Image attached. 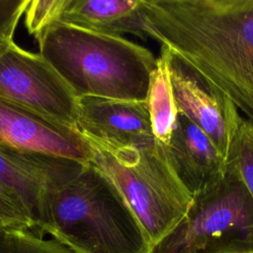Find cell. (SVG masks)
Listing matches in <instances>:
<instances>
[{
  "label": "cell",
  "instance_id": "obj_1",
  "mask_svg": "<svg viewBox=\"0 0 253 253\" xmlns=\"http://www.w3.org/2000/svg\"><path fill=\"white\" fill-rule=\"evenodd\" d=\"M143 29L253 125V0H142Z\"/></svg>",
  "mask_w": 253,
  "mask_h": 253
},
{
  "label": "cell",
  "instance_id": "obj_2",
  "mask_svg": "<svg viewBox=\"0 0 253 253\" xmlns=\"http://www.w3.org/2000/svg\"><path fill=\"white\" fill-rule=\"evenodd\" d=\"M36 232L74 253H147L144 232L128 205L92 163L54 177L36 214Z\"/></svg>",
  "mask_w": 253,
  "mask_h": 253
},
{
  "label": "cell",
  "instance_id": "obj_3",
  "mask_svg": "<svg viewBox=\"0 0 253 253\" xmlns=\"http://www.w3.org/2000/svg\"><path fill=\"white\" fill-rule=\"evenodd\" d=\"M40 53L77 98L145 102L157 58L125 37L56 24L37 41Z\"/></svg>",
  "mask_w": 253,
  "mask_h": 253
},
{
  "label": "cell",
  "instance_id": "obj_4",
  "mask_svg": "<svg viewBox=\"0 0 253 253\" xmlns=\"http://www.w3.org/2000/svg\"><path fill=\"white\" fill-rule=\"evenodd\" d=\"M87 141L92 149L90 163L121 193L139 222L149 250L180 222L193 198L166 147L155 139L123 146Z\"/></svg>",
  "mask_w": 253,
  "mask_h": 253
},
{
  "label": "cell",
  "instance_id": "obj_5",
  "mask_svg": "<svg viewBox=\"0 0 253 253\" xmlns=\"http://www.w3.org/2000/svg\"><path fill=\"white\" fill-rule=\"evenodd\" d=\"M147 253H253V199L234 163L193 195L184 217Z\"/></svg>",
  "mask_w": 253,
  "mask_h": 253
},
{
  "label": "cell",
  "instance_id": "obj_6",
  "mask_svg": "<svg viewBox=\"0 0 253 253\" xmlns=\"http://www.w3.org/2000/svg\"><path fill=\"white\" fill-rule=\"evenodd\" d=\"M0 97L76 128L77 97L72 89L40 52L15 42L0 55Z\"/></svg>",
  "mask_w": 253,
  "mask_h": 253
},
{
  "label": "cell",
  "instance_id": "obj_7",
  "mask_svg": "<svg viewBox=\"0 0 253 253\" xmlns=\"http://www.w3.org/2000/svg\"><path fill=\"white\" fill-rule=\"evenodd\" d=\"M178 112L197 125L227 161L234 136L243 120L238 109L219 90L205 81L188 65L164 47Z\"/></svg>",
  "mask_w": 253,
  "mask_h": 253
},
{
  "label": "cell",
  "instance_id": "obj_8",
  "mask_svg": "<svg viewBox=\"0 0 253 253\" xmlns=\"http://www.w3.org/2000/svg\"><path fill=\"white\" fill-rule=\"evenodd\" d=\"M0 143L26 152L41 153L88 164L92 149L74 127L62 125L0 97Z\"/></svg>",
  "mask_w": 253,
  "mask_h": 253
},
{
  "label": "cell",
  "instance_id": "obj_9",
  "mask_svg": "<svg viewBox=\"0 0 253 253\" xmlns=\"http://www.w3.org/2000/svg\"><path fill=\"white\" fill-rule=\"evenodd\" d=\"M76 128L86 139L111 146L154 140L145 102L77 98Z\"/></svg>",
  "mask_w": 253,
  "mask_h": 253
},
{
  "label": "cell",
  "instance_id": "obj_10",
  "mask_svg": "<svg viewBox=\"0 0 253 253\" xmlns=\"http://www.w3.org/2000/svg\"><path fill=\"white\" fill-rule=\"evenodd\" d=\"M165 147L179 179L192 195L218 179L225 170L226 161L211 138L180 112Z\"/></svg>",
  "mask_w": 253,
  "mask_h": 253
},
{
  "label": "cell",
  "instance_id": "obj_11",
  "mask_svg": "<svg viewBox=\"0 0 253 253\" xmlns=\"http://www.w3.org/2000/svg\"><path fill=\"white\" fill-rule=\"evenodd\" d=\"M73 163L71 159L26 152L0 143V183L17 194L35 222L46 186Z\"/></svg>",
  "mask_w": 253,
  "mask_h": 253
},
{
  "label": "cell",
  "instance_id": "obj_12",
  "mask_svg": "<svg viewBox=\"0 0 253 253\" xmlns=\"http://www.w3.org/2000/svg\"><path fill=\"white\" fill-rule=\"evenodd\" d=\"M142 0H66L58 23L82 30L145 41Z\"/></svg>",
  "mask_w": 253,
  "mask_h": 253
},
{
  "label": "cell",
  "instance_id": "obj_13",
  "mask_svg": "<svg viewBox=\"0 0 253 253\" xmlns=\"http://www.w3.org/2000/svg\"><path fill=\"white\" fill-rule=\"evenodd\" d=\"M145 103L154 139L167 146L174 129L178 110L173 96L167 60L162 53L157 57L156 67L150 75Z\"/></svg>",
  "mask_w": 253,
  "mask_h": 253
},
{
  "label": "cell",
  "instance_id": "obj_14",
  "mask_svg": "<svg viewBox=\"0 0 253 253\" xmlns=\"http://www.w3.org/2000/svg\"><path fill=\"white\" fill-rule=\"evenodd\" d=\"M0 253H74L52 238L29 229H2Z\"/></svg>",
  "mask_w": 253,
  "mask_h": 253
},
{
  "label": "cell",
  "instance_id": "obj_15",
  "mask_svg": "<svg viewBox=\"0 0 253 253\" xmlns=\"http://www.w3.org/2000/svg\"><path fill=\"white\" fill-rule=\"evenodd\" d=\"M227 161L235 164L253 199V125L244 118L232 141Z\"/></svg>",
  "mask_w": 253,
  "mask_h": 253
},
{
  "label": "cell",
  "instance_id": "obj_16",
  "mask_svg": "<svg viewBox=\"0 0 253 253\" xmlns=\"http://www.w3.org/2000/svg\"><path fill=\"white\" fill-rule=\"evenodd\" d=\"M66 0H29L24 17L28 33L38 41L51 26L58 23Z\"/></svg>",
  "mask_w": 253,
  "mask_h": 253
},
{
  "label": "cell",
  "instance_id": "obj_17",
  "mask_svg": "<svg viewBox=\"0 0 253 253\" xmlns=\"http://www.w3.org/2000/svg\"><path fill=\"white\" fill-rule=\"evenodd\" d=\"M0 226L3 229H29L36 232V222L22 200L0 183Z\"/></svg>",
  "mask_w": 253,
  "mask_h": 253
},
{
  "label": "cell",
  "instance_id": "obj_18",
  "mask_svg": "<svg viewBox=\"0 0 253 253\" xmlns=\"http://www.w3.org/2000/svg\"><path fill=\"white\" fill-rule=\"evenodd\" d=\"M29 0H0V55L15 42L14 35Z\"/></svg>",
  "mask_w": 253,
  "mask_h": 253
},
{
  "label": "cell",
  "instance_id": "obj_19",
  "mask_svg": "<svg viewBox=\"0 0 253 253\" xmlns=\"http://www.w3.org/2000/svg\"><path fill=\"white\" fill-rule=\"evenodd\" d=\"M2 229H3V228H1V226H0V231H1V230H2Z\"/></svg>",
  "mask_w": 253,
  "mask_h": 253
}]
</instances>
